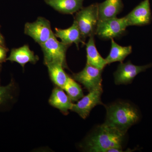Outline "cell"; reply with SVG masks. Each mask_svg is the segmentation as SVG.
<instances>
[{
	"mask_svg": "<svg viewBox=\"0 0 152 152\" xmlns=\"http://www.w3.org/2000/svg\"><path fill=\"white\" fill-rule=\"evenodd\" d=\"M48 5L61 13L72 15L83 8L84 0H44Z\"/></svg>",
	"mask_w": 152,
	"mask_h": 152,
	"instance_id": "14",
	"label": "cell"
},
{
	"mask_svg": "<svg viewBox=\"0 0 152 152\" xmlns=\"http://www.w3.org/2000/svg\"><path fill=\"white\" fill-rule=\"evenodd\" d=\"M126 134L104 123L95 128L81 147L87 152H123Z\"/></svg>",
	"mask_w": 152,
	"mask_h": 152,
	"instance_id": "1",
	"label": "cell"
},
{
	"mask_svg": "<svg viewBox=\"0 0 152 152\" xmlns=\"http://www.w3.org/2000/svg\"><path fill=\"white\" fill-rule=\"evenodd\" d=\"M152 67V63L143 66H137L133 64L130 61L121 63L114 74L115 84L117 85L130 84L138 75Z\"/></svg>",
	"mask_w": 152,
	"mask_h": 152,
	"instance_id": "8",
	"label": "cell"
},
{
	"mask_svg": "<svg viewBox=\"0 0 152 152\" xmlns=\"http://www.w3.org/2000/svg\"><path fill=\"white\" fill-rule=\"evenodd\" d=\"M47 66L52 81L57 87L63 89L69 77L64 70V67L57 64H50Z\"/></svg>",
	"mask_w": 152,
	"mask_h": 152,
	"instance_id": "18",
	"label": "cell"
},
{
	"mask_svg": "<svg viewBox=\"0 0 152 152\" xmlns=\"http://www.w3.org/2000/svg\"><path fill=\"white\" fill-rule=\"evenodd\" d=\"M0 29H1V26H0ZM0 45L2 46L6 47L4 39L2 34H1V31H0Z\"/></svg>",
	"mask_w": 152,
	"mask_h": 152,
	"instance_id": "22",
	"label": "cell"
},
{
	"mask_svg": "<svg viewBox=\"0 0 152 152\" xmlns=\"http://www.w3.org/2000/svg\"><path fill=\"white\" fill-rule=\"evenodd\" d=\"M86 45L87 64L100 69L103 70L107 65L105 59L102 57L97 50L95 45L94 35L89 37Z\"/></svg>",
	"mask_w": 152,
	"mask_h": 152,
	"instance_id": "16",
	"label": "cell"
},
{
	"mask_svg": "<svg viewBox=\"0 0 152 152\" xmlns=\"http://www.w3.org/2000/svg\"><path fill=\"white\" fill-rule=\"evenodd\" d=\"M49 103L64 115L69 113V111L71 110L73 104L64 89L58 87H56L53 90L49 99Z\"/></svg>",
	"mask_w": 152,
	"mask_h": 152,
	"instance_id": "13",
	"label": "cell"
},
{
	"mask_svg": "<svg viewBox=\"0 0 152 152\" xmlns=\"http://www.w3.org/2000/svg\"><path fill=\"white\" fill-rule=\"evenodd\" d=\"M102 93V88L89 92L88 95L83 96L77 103L73 104L71 110L85 119L94 107L98 105L103 104L101 99Z\"/></svg>",
	"mask_w": 152,
	"mask_h": 152,
	"instance_id": "9",
	"label": "cell"
},
{
	"mask_svg": "<svg viewBox=\"0 0 152 152\" xmlns=\"http://www.w3.org/2000/svg\"><path fill=\"white\" fill-rule=\"evenodd\" d=\"M40 46L44 55V63L46 66L50 64L61 65L67 68L66 62V53L69 46L59 42L54 34Z\"/></svg>",
	"mask_w": 152,
	"mask_h": 152,
	"instance_id": "4",
	"label": "cell"
},
{
	"mask_svg": "<svg viewBox=\"0 0 152 152\" xmlns=\"http://www.w3.org/2000/svg\"><path fill=\"white\" fill-rule=\"evenodd\" d=\"M125 18L128 26L149 24L152 20L150 0H144Z\"/></svg>",
	"mask_w": 152,
	"mask_h": 152,
	"instance_id": "10",
	"label": "cell"
},
{
	"mask_svg": "<svg viewBox=\"0 0 152 152\" xmlns=\"http://www.w3.org/2000/svg\"><path fill=\"white\" fill-rule=\"evenodd\" d=\"M124 8L122 0H105L98 4L99 20L116 18Z\"/></svg>",
	"mask_w": 152,
	"mask_h": 152,
	"instance_id": "15",
	"label": "cell"
},
{
	"mask_svg": "<svg viewBox=\"0 0 152 152\" xmlns=\"http://www.w3.org/2000/svg\"><path fill=\"white\" fill-rule=\"evenodd\" d=\"M103 70L86 64L83 70L74 74L72 78L82 84L88 92L102 88Z\"/></svg>",
	"mask_w": 152,
	"mask_h": 152,
	"instance_id": "7",
	"label": "cell"
},
{
	"mask_svg": "<svg viewBox=\"0 0 152 152\" xmlns=\"http://www.w3.org/2000/svg\"><path fill=\"white\" fill-rule=\"evenodd\" d=\"M74 21L77 23L84 42L88 37L95 35L99 21L98 4H92L78 11Z\"/></svg>",
	"mask_w": 152,
	"mask_h": 152,
	"instance_id": "3",
	"label": "cell"
},
{
	"mask_svg": "<svg viewBox=\"0 0 152 152\" xmlns=\"http://www.w3.org/2000/svg\"><path fill=\"white\" fill-rule=\"evenodd\" d=\"M107 114L104 124L126 133L140 119V110L132 104L118 101L105 106Z\"/></svg>",
	"mask_w": 152,
	"mask_h": 152,
	"instance_id": "2",
	"label": "cell"
},
{
	"mask_svg": "<svg viewBox=\"0 0 152 152\" xmlns=\"http://www.w3.org/2000/svg\"><path fill=\"white\" fill-rule=\"evenodd\" d=\"M14 88L15 85L12 80L7 86H0V107L12 100Z\"/></svg>",
	"mask_w": 152,
	"mask_h": 152,
	"instance_id": "20",
	"label": "cell"
},
{
	"mask_svg": "<svg viewBox=\"0 0 152 152\" xmlns=\"http://www.w3.org/2000/svg\"><path fill=\"white\" fill-rule=\"evenodd\" d=\"M63 89L72 102L78 101L83 96L81 87L76 81L69 76Z\"/></svg>",
	"mask_w": 152,
	"mask_h": 152,
	"instance_id": "19",
	"label": "cell"
},
{
	"mask_svg": "<svg viewBox=\"0 0 152 152\" xmlns=\"http://www.w3.org/2000/svg\"><path fill=\"white\" fill-rule=\"evenodd\" d=\"M8 51L6 47L0 45V65L6 61L7 53Z\"/></svg>",
	"mask_w": 152,
	"mask_h": 152,
	"instance_id": "21",
	"label": "cell"
},
{
	"mask_svg": "<svg viewBox=\"0 0 152 152\" xmlns=\"http://www.w3.org/2000/svg\"><path fill=\"white\" fill-rule=\"evenodd\" d=\"M24 33L39 45L46 42L54 34L50 22L41 17L33 23H27L25 25Z\"/></svg>",
	"mask_w": 152,
	"mask_h": 152,
	"instance_id": "6",
	"label": "cell"
},
{
	"mask_svg": "<svg viewBox=\"0 0 152 152\" xmlns=\"http://www.w3.org/2000/svg\"><path fill=\"white\" fill-rule=\"evenodd\" d=\"M39 60V57L30 50L28 46L24 45L18 48L12 49L10 56L7 58L6 61L18 63L24 68L27 63L35 64Z\"/></svg>",
	"mask_w": 152,
	"mask_h": 152,
	"instance_id": "12",
	"label": "cell"
},
{
	"mask_svg": "<svg viewBox=\"0 0 152 152\" xmlns=\"http://www.w3.org/2000/svg\"><path fill=\"white\" fill-rule=\"evenodd\" d=\"M54 34L56 38H59L63 43L69 46L74 43L79 48L80 43L85 45L80 31L75 21L71 27L65 29L56 28Z\"/></svg>",
	"mask_w": 152,
	"mask_h": 152,
	"instance_id": "11",
	"label": "cell"
},
{
	"mask_svg": "<svg viewBox=\"0 0 152 152\" xmlns=\"http://www.w3.org/2000/svg\"><path fill=\"white\" fill-rule=\"evenodd\" d=\"M111 40V48L108 56L105 59L106 62L107 64L115 62H123L124 60L132 53V47H122L116 43L114 39Z\"/></svg>",
	"mask_w": 152,
	"mask_h": 152,
	"instance_id": "17",
	"label": "cell"
},
{
	"mask_svg": "<svg viewBox=\"0 0 152 152\" xmlns=\"http://www.w3.org/2000/svg\"><path fill=\"white\" fill-rule=\"evenodd\" d=\"M128 26L125 17L99 20L96 35L104 40L120 38L124 34Z\"/></svg>",
	"mask_w": 152,
	"mask_h": 152,
	"instance_id": "5",
	"label": "cell"
}]
</instances>
